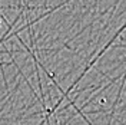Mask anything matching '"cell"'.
Listing matches in <instances>:
<instances>
[{
	"label": "cell",
	"instance_id": "1",
	"mask_svg": "<svg viewBox=\"0 0 126 125\" xmlns=\"http://www.w3.org/2000/svg\"><path fill=\"white\" fill-rule=\"evenodd\" d=\"M3 20H4V19H3V16L0 13V27H1V24H3Z\"/></svg>",
	"mask_w": 126,
	"mask_h": 125
}]
</instances>
